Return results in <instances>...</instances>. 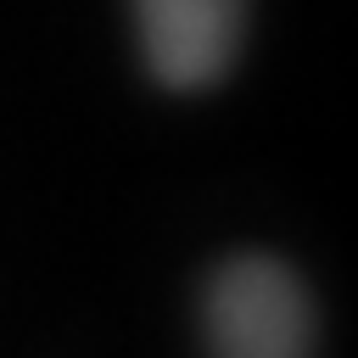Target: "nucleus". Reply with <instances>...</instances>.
Segmentation results:
<instances>
[{"label": "nucleus", "mask_w": 358, "mask_h": 358, "mask_svg": "<svg viewBox=\"0 0 358 358\" xmlns=\"http://www.w3.org/2000/svg\"><path fill=\"white\" fill-rule=\"evenodd\" d=\"M207 358H313L319 319L308 285L263 252L229 257L201 296Z\"/></svg>", "instance_id": "f257e3e1"}, {"label": "nucleus", "mask_w": 358, "mask_h": 358, "mask_svg": "<svg viewBox=\"0 0 358 358\" xmlns=\"http://www.w3.org/2000/svg\"><path fill=\"white\" fill-rule=\"evenodd\" d=\"M134 39L157 84L168 90H207L218 84L241 45L252 0H129Z\"/></svg>", "instance_id": "f03ea898"}]
</instances>
